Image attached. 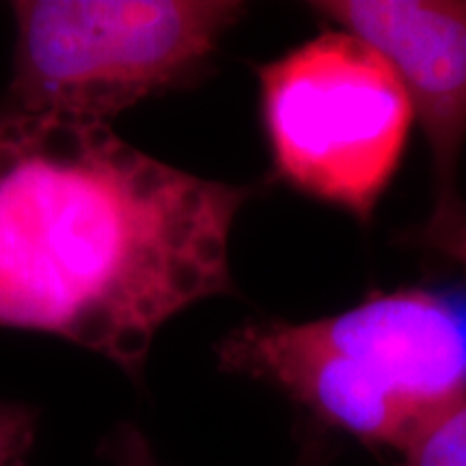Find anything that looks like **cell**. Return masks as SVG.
Segmentation results:
<instances>
[{
    "label": "cell",
    "instance_id": "6da1fadb",
    "mask_svg": "<svg viewBox=\"0 0 466 466\" xmlns=\"http://www.w3.org/2000/svg\"><path fill=\"white\" fill-rule=\"evenodd\" d=\"M250 195L110 126L0 116V326L74 341L138 380L168 319L233 291L231 227Z\"/></svg>",
    "mask_w": 466,
    "mask_h": 466
},
{
    "label": "cell",
    "instance_id": "7a4b0ae2",
    "mask_svg": "<svg viewBox=\"0 0 466 466\" xmlns=\"http://www.w3.org/2000/svg\"><path fill=\"white\" fill-rule=\"evenodd\" d=\"M220 370L277 389L313 423L404 453L466 401V335L434 291H374L307 322L250 319L217 346Z\"/></svg>",
    "mask_w": 466,
    "mask_h": 466
},
{
    "label": "cell",
    "instance_id": "3957f363",
    "mask_svg": "<svg viewBox=\"0 0 466 466\" xmlns=\"http://www.w3.org/2000/svg\"><path fill=\"white\" fill-rule=\"evenodd\" d=\"M17 113L110 121L206 74L247 5L229 0H25L11 5Z\"/></svg>",
    "mask_w": 466,
    "mask_h": 466
},
{
    "label": "cell",
    "instance_id": "277c9868",
    "mask_svg": "<svg viewBox=\"0 0 466 466\" xmlns=\"http://www.w3.org/2000/svg\"><path fill=\"white\" fill-rule=\"evenodd\" d=\"M258 85L277 177L370 220L415 124L391 66L357 35L330 28L259 66Z\"/></svg>",
    "mask_w": 466,
    "mask_h": 466
},
{
    "label": "cell",
    "instance_id": "5b68a950",
    "mask_svg": "<svg viewBox=\"0 0 466 466\" xmlns=\"http://www.w3.org/2000/svg\"><path fill=\"white\" fill-rule=\"evenodd\" d=\"M311 9L357 35L391 66L432 151L434 212L460 206L456 168L466 141V0H324Z\"/></svg>",
    "mask_w": 466,
    "mask_h": 466
},
{
    "label": "cell",
    "instance_id": "8992f818",
    "mask_svg": "<svg viewBox=\"0 0 466 466\" xmlns=\"http://www.w3.org/2000/svg\"><path fill=\"white\" fill-rule=\"evenodd\" d=\"M401 466H466V401L408 447Z\"/></svg>",
    "mask_w": 466,
    "mask_h": 466
},
{
    "label": "cell",
    "instance_id": "52a82bcc",
    "mask_svg": "<svg viewBox=\"0 0 466 466\" xmlns=\"http://www.w3.org/2000/svg\"><path fill=\"white\" fill-rule=\"evenodd\" d=\"M37 432V415L25 404L0 401V466H26Z\"/></svg>",
    "mask_w": 466,
    "mask_h": 466
},
{
    "label": "cell",
    "instance_id": "ba28073f",
    "mask_svg": "<svg viewBox=\"0 0 466 466\" xmlns=\"http://www.w3.org/2000/svg\"><path fill=\"white\" fill-rule=\"evenodd\" d=\"M421 240L434 248L436 253L445 255L458 268L466 272V206L434 212L428 225L423 227Z\"/></svg>",
    "mask_w": 466,
    "mask_h": 466
},
{
    "label": "cell",
    "instance_id": "9c48e42d",
    "mask_svg": "<svg viewBox=\"0 0 466 466\" xmlns=\"http://www.w3.org/2000/svg\"><path fill=\"white\" fill-rule=\"evenodd\" d=\"M108 456L115 466H158L147 441L132 425H121L108 442Z\"/></svg>",
    "mask_w": 466,
    "mask_h": 466
}]
</instances>
